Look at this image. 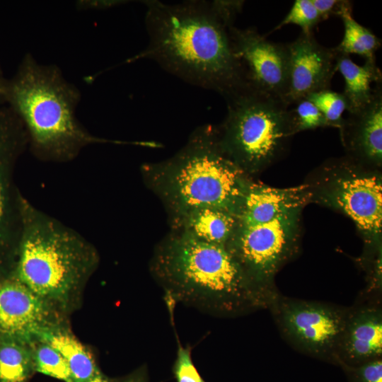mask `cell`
Instances as JSON below:
<instances>
[{
  "mask_svg": "<svg viewBox=\"0 0 382 382\" xmlns=\"http://www.w3.org/2000/svg\"><path fill=\"white\" fill-rule=\"evenodd\" d=\"M144 2L149 44L125 63L154 60L168 72L214 91L225 100L250 87L233 52L230 27L215 16L209 1Z\"/></svg>",
  "mask_w": 382,
  "mask_h": 382,
  "instance_id": "obj_1",
  "label": "cell"
},
{
  "mask_svg": "<svg viewBox=\"0 0 382 382\" xmlns=\"http://www.w3.org/2000/svg\"><path fill=\"white\" fill-rule=\"evenodd\" d=\"M306 184L274 187L253 179L235 214L226 248L250 281L272 298L274 278L299 252L301 212L309 203Z\"/></svg>",
  "mask_w": 382,
  "mask_h": 382,
  "instance_id": "obj_2",
  "label": "cell"
},
{
  "mask_svg": "<svg viewBox=\"0 0 382 382\" xmlns=\"http://www.w3.org/2000/svg\"><path fill=\"white\" fill-rule=\"evenodd\" d=\"M141 173L170 222L202 208L235 215L253 179L226 154L217 127L210 125L197 128L172 157L144 164Z\"/></svg>",
  "mask_w": 382,
  "mask_h": 382,
  "instance_id": "obj_3",
  "label": "cell"
},
{
  "mask_svg": "<svg viewBox=\"0 0 382 382\" xmlns=\"http://www.w3.org/2000/svg\"><path fill=\"white\" fill-rule=\"evenodd\" d=\"M98 262L97 250L82 236L23 199L12 276L66 317L81 306Z\"/></svg>",
  "mask_w": 382,
  "mask_h": 382,
  "instance_id": "obj_4",
  "label": "cell"
},
{
  "mask_svg": "<svg viewBox=\"0 0 382 382\" xmlns=\"http://www.w3.org/2000/svg\"><path fill=\"white\" fill-rule=\"evenodd\" d=\"M151 270L168 291L221 314L268 308L273 299L250 281L225 245L178 230L159 243Z\"/></svg>",
  "mask_w": 382,
  "mask_h": 382,
  "instance_id": "obj_5",
  "label": "cell"
},
{
  "mask_svg": "<svg viewBox=\"0 0 382 382\" xmlns=\"http://www.w3.org/2000/svg\"><path fill=\"white\" fill-rule=\"evenodd\" d=\"M81 93L59 68L25 55L14 76L7 80L4 103L23 122L33 153L42 159L70 160L86 146L113 142L91 135L76 115Z\"/></svg>",
  "mask_w": 382,
  "mask_h": 382,
  "instance_id": "obj_6",
  "label": "cell"
},
{
  "mask_svg": "<svg viewBox=\"0 0 382 382\" xmlns=\"http://www.w3.org/2000/svg\"><path fill=\"white\" fill-rule=\"evenodd\" d=\"M227 114L217 127L226 154L252 177L276 161L295 134L289 106L280 98L248 88L226 100Z\"/></svg>",
  "mask_w": 382,
  "mask_h": 382,
  "instance_id": "obj_7",
  "label": "cell"
},
{
  "mask_svg": "<svg viewBox=\"0 0 382 382\" xmlns=\"http://www.w3.org/2000/svg\"><path fill=\"white\" fill-rule=\"evenodd\" d=\"M309 202L351 219L364 243L363 255L381 252L382 177L379 169L345 156L325 161L304 183Z\"/></svg>",
  "mask_w": 382,
  "mask_h": 382,
  "instance_id": "obj_8",
  "label": "cell"
},
{
  "mask_svg": "<svg viewBox=\"0 0 382 382\" xmlns=\"http://www.w3.org/2000/svg\"><path fill=\"white\" fill-rule=\"evenodd\" d=\"M283 338L311 357L336 363L349 308L278 294L269 308Z\"/></svg>",
  "mask_w": 382,
  "mask_h": 382,
  "instance_id": "obj_9",
  "label": "cell"
},
{
  "mask_svg": "<svg viewBox=\"0 0 382 382\" xmlns=\"http://www.w3.org/2000/svg\"><path fill=\"white\" fill-rule=\"evenodd\" d=\"M28 144L24 125L8 107L0 108V279L12 275L22 231L24 197L14 182L16 162Z\"/></svg>",
  "mask_w": 382,
  "mask_h": 382,
  "instance_id": "obj_10",
  "label": "cell"
},
{
  "mask_svg": "<svg viewBox=\"0 0 382 382\" xmlns=\"http://www.w3.org/2000/svg\"><path fill=\"white\" fill-rule=\"evenodd\" d=\"M232 48L249 86L284 100L287 88L286 44L268 40L253 28H228Z\"/></svg>",
  "mask_w": 382,
  "mask_h": 382,
  "instance_id": "obj_11",
  "label": "cell"
},
{
  "mask_svg": "<svg viewBox=\"0 0 382 382\" xmlns=\"http://www.w3.org/2000/svg\"><path fill=\"white\" fill-rule=\"evenodd\" d=\"M66 323L59 314L13 276L0 279V337L30 344L44 331Z\"/></svg>",
  "mask_w": 382,
  "mask_h": 382,
  "instance_id": "obj_12",
  "label": "cell"
},
{
  "mask_svg": "<svg viewBox=\"0 0 382 382\" xmlns=\"http://www.w3.org/2000/svg\"><path fill=\"white\" fill-rule=\"evenodd\" d=\"M286 47L288 78L284 101L290 107L314 92L330 88L337 71V52L318 43L313 33H301Z\"/></svg>",
  "mask_w": 382,
  "mask_h": 382,
  "instance_id": "obj_13",
  "label": "cell"
},
{
  "mask_svg": "<svg viewBox=\"0 0 382 382\" xmlns=\"http://www.w3.org/2000/svg\"><path fill=\"white\" fill-rule=\"evenodd\" d=\"M382 356V309L374 300L349 308L336 364L357 366Z\"/></svg>",
  "mask_w": 382,
  "mask_h": 382,
  "instance_id": "obj_14",
  "label": "cell"
},
{
  "mask_svg": "<svg viewBox=\"0 0 382 382\" xmlns=\"http://www.w3.org/2000/svg\"><path fill=\"white\" fill-rule=\"evenodd\" d=\"M339 130L347 156L367 167L381 168L382 83L366 107L348 113Z\"/></svg>",
  "mask_w": 382,
  "mask_h": 382,
  "instance_id": "obj_15",
  "label": "cell"
},
{
  "mask_svg": "<svg viewBox=\"0 0 382 382\" xmlns=\"http://www.w3.org/2000/svg\"><path fill=\"white\" fill-rule=\"evenodd\" d=\"M337 71L344 79L342 93L346 100L348 113L366 107L374 98L378 84L382 83V73L376 58L365 59L364 64L360 66L349 55L337 52Z\"/></svg>",
  "mask_w": 382,
  "mask_h": 382,
  "instance_id": "obj_16",
  "label": "cell"
},
{
  "mask_svg": "<svg viewBox=\"0 0 382 382\" xmlns=\"http://www.w3.org/2000/svg\"><path fill=\"white\" fill-rule=\"evenodd\" d=\"M235 215L213 209L192 210L170 222L171 229L186 232L204 241L226 245L235 226Z\"/></svg>",
  "mask_w": 382,
  "mask_h": 382,
  "instance_id": "obj_17",
  "label": "cell"
},
{
  "mask_svg": "<svg viewBox=\"0 0 382 382\" xmlns=\"http://www.w3.org/2000/svg\"><path fill=\"white\" fill-rule=\"evenodd\" d=\"M37 340L61 354L69 366L73 382H88L100 373L92 354L71 333L67 324L42 332Z\"/></svg>",
  "mask_w": 382,
  "mask_h": 382,
  "instance_id": "obj_18",
  "label": "cell"
},
{
  "mask_svg": "<svg viewBox=\"0 0 382 382\" xmlns=\"http://www.w3.org/2000/svg\"><path fill=\"white\" fill-rule=\"evenodd\" d=\"M33 371L30 344L0 337V382H25Z\"/></svg>",
  "mask_w": 382,
  "mask_h": 382,
  "instance_id": "obj_19",
  "label": "cell"
},
{
  "mask_svg": "<svg viewBox=\"0 0 382 382\" xmlns=\"http://www.w3.org/2000/svg\"><path fill=\"white\" fill-rule=\"evenodd\" d=\"M344 25L341 42L333 47L340 54H355L365 59L376 58L375 53L381 45V40L369 28L355 21L352 9L345 11L340 16Z\"/></svg>",
  "mask_w": 382,
  "mask_h": 382,
  "instance_id": "obj_20",
  "label": "cell"
},
{
  "mask_svg": "<svg viewBox=\"0 0 382 382\" xmlns=\"http://www.w3.org/2000/svg\"><path fill=\"white\" fill-rule=\"evenodd\" d=\"M30 349L34 371L64 382H73L69 366L57 349L40 340L30 343Z\"/></svg>",
  "mask_w": 382,
  "mask_h": 382,
  "instance_id": "obj_21",
  "label": "cell"
},
{
  "mask_svg": "<svg viewBox=\"0 0 382 382\" xmlns=\"http://www.w3.org/2000/svg\"><path fill=\"white\" fill-rule=\"evenodd\" d=\"M305 99L313 103L323 114L327 127L340 129L344 117L342 114L347 110L346 100L342 93L330 88L321 90L308 95Z\"/></svg>",
  "mask_w": 382,
  "mask_h": 382,
  "instance_id": "obj_22",
  "label": "cell"
},
{
  "mask_svg": "<svg viewBox=\"0 0 382 382\" xmlns=\"http://www.w3.org/2000/svg\"><path fill=\"white\" fill-rule=\"evenodd\" d=\"M320 21L319 13L311 0H296L286 16L270 33L286 25L294 24L301 28V33L310 34Z\"/></svg>",
  "mask_w": 382,
  "mask_h": 382,
  "instance_id": "obj_23",
  "label": "cell"
},
{
  "mask_svg": "<svg viewBox=\"0 0 382 382\" xmlns=\"http://www.w3.org/2000/svg\"><path fill=\"white\" fill-rule=\"evenodd\" d=\"M289 108L294 133L327 127L325 120L318 108L307 99H303Z\"/></svg>",
  "mask_w": 382,
  "mask_h": 382,
  "instance_id": "obj_24",
  "label": "cell"
},
{
  "mask_svg": "<svg viewBox=\"0 0 382 382\" xmlns=\"http://www.w3.org/2000/svg\"><path fill=\"white\" fill-rule=\"evenodd\" d=\"M350 382H382V359L357 366L341 365Z\"/></svg>",
  "mask_w": 382,
  "mask_h": 382,
  "instance_id": "obj_25",
  "label": "cell"
},
{
  "mask_svg": "<svg viewBox=\"0 0 382 382\" xmlns=\"http://www.w3.org/2000/svg\"><path fill=\"white\" fill-rule=\"evenodd\" d=\"M174 371L178 382H204L193 364L190 352L181 346L178 348Z\"/></svg>",
  "mask_w": 382,
  "mask_h": 382,
  "instance_id": "obj_26",
  "label": "cell"
},
{
  "mask_svg": "<svg viewBox=\"0 0 382 382\" xmlns=\"http://www.w3.org/2000/svg\"><path fill=\"white\" fill-rule=\"evenodd\" d=\"M243 4V1L215 0L209 2L212 12L228 27L233 25L237 15L242 11Z\"/></svg>",
  "mask_w": 382,
  "mask_h": 382,
  "instance_id": "obj_27",
  "label": "cell"
},
{
  "mask_svg": "<svg viewBox=\"0 0 382 382\" xmlns=\"http://www.w3.org/2000/svg\"><path fill=\"white\" fill-rule=\"evenodd\" d=\"M321 21L338 16L346 10L352 9V2L347 0H311Z\"/></svg>",
  "mask_w": 382,
  "mask_h": 382,
  "instance_id": "obj_28",
  "label": "cell"
},
{
  "mask_svg": "<svg viewBox=\"0 0 382 382\" xmlns=\"http://www.w3.org/2000/svg\"><path fill=\"white\" fill-rule=\"evenodd\" d=\"M128 2L122 0L103 1H80L77 2V8L81 9H107Z\"/></svg>",
  "mask_w": 382,
  "mask_h": 382,
  "instance_id": "obj_29",
  "label": "cell"
},
{
  "mask_svg": "<svg viewBox=\"0 0 382 382\" xmlns=\"http://www.w3.org/2000/svg\"><path fill=\"white\" fill-rule=\"evenodd\" d=\"M7 79H6L0 66V103H4V96L6 91V87L7 84Z\"/></svg>",
  "mask_w": 382,
  "mask_h": 382,
  "instance_id": "obj_30",
  "label": "cell"
},
{
  "mask_svg": "<svg viewBox=\"0 0 382 382\" xmlns=\"http://www.w3.org/2000/svg\"><path fill=\"white\" fill-rule=\"evenodd\" d=\"M88 382H110L108 379L105 378L100 373L96 375Z\"/></svg>",
  "mask_w": 382,
  "mask_h": 382,
  "instance_id": "obj_31",
  "label": "cell"
}]
</instances>
